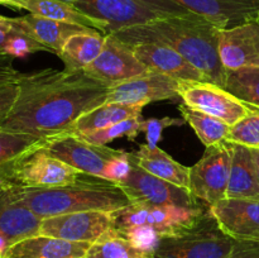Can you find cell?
Wrapping results in <instances>:
<instances>
[{"instance_id": "cell-39", "label": "cell", "mask_w": 259, "mask_h": 258, "mask_svg": "<svg viewBox=\"0 0 259 258\" xmlns=\"http://www.w3.org/2000/svg\"><path fill=\"white\" fill-rule=\"evenodd\" d=\"M0 27H12V18L0 14Z\"/></svg>"}, {"instance_id": "cell-28", "label": "cell", "mask_w": 259, "mask_h": 258, "mask_svg": "<svg viewBox=\"0 0 259 258\" xmlns=\"http://www.w3.org/2000/svg\"><path fill=\"white\" fill-rule=\"evenodd\" d=\"M225 90L253 110H259V68L228 70Z\"/></svg>"}, {"instance_id": "cell-1", "label": "cell", "mask_w": 259, "mask_h": 258, "mask_svg": "<svg viewBox=\"0 0 259 258\" xmlns=\"http://www.w3.org/2000/svg\"><path fill=\"white\" fill-rule=\"evenodd\" d=\"M109 89L85 71L45 68L22 73L15 103L0 129L47 141L63 136L81 115L106 103Z\"/></svg>"}, {"instance_id": "cell-42", "label": "cell", "mask_w": 259, "mask_h": 258, "mask_svg": "<svg viewBox=\"0 0 259 258\" xmlns=\"http://www.w3.org/2000/svg\"><path fill=\"white\" fill-rule=\"evenodd\" d=\"M82 258H86V257H82Z\"/></svg>"}, {"instance_id": "cell-41", "label": "cell", "mask_w": 259, "mask_h": 258, "mask_svg": "<svg viewBox=\"0 0 259 258\" xmlns=\"http://www.w3.org/2000/svg\"><path fill=\"white\" fill-rule=\"evenodd\" d=\"M3 257V252H2V250H0V258H2Z\"/></svg>"}, {"instance_id": "cell-30", "label": "cell", "mask_w": 259, "mask_h": 258, "mask_svg": "<svg viewBox=\"0 0 259 258\" xmlns=\"http://www.w3.org/2000/svg\"><path fill=\"white\" fill-rule=\"evenodd\" d=\"M141 118L139 119H126L120 123L113 124L106 128L98 129V131L90 132V133L83 134H73L78 138L83 139L85 142L95 146H106L109 142H113L114 139L128 138V141H134L139 133H141Z\"/></svg>"}, {"instance_id": "cell-12", "label": "cell", "mask_w": 259, "mask_h": 258, "mask_svg": "<svg viewBox=\"0 0 259 258\" xmlns=\"http://www.w3.org/2000/svg\"><path fill=\"white\" fill-rule=\"evenodd\" d=\"M46 148L51 156L73 167L81 174L101 177L106 163L123 153L121 149L95 146L73 134H63L48 141Z\"/></svg>"}, {"instance_id": "cell-16", "label": "cell", "mask_w": 259, "mask_h": 258, "mask_svg": "<svg viewBox=\"0 0 259 258\" xmlns=\"http://www.w3.org/2000/svg\"><path fill=\"white\" fill-rule=\"evenodd\" d=\"M207 211L235 242L259 243V201L224 199L207 207Z\"/></svg>"}, {"instance_id": "cell-38", "label": "cell", "mask_w": 259, "mask_h": 258, "mask_svg": "<svg viewBox=\"0 0 259 258\" xmlns=\"http://www.w3.org/2000/svg\"><path fill=\"white\" fill-rule=\"evenodd\" d=\"M253 157H254V163H255V169H257V176H258V182H259V149L252 148Z\"/></svg>"}, {"instance_id": "cell-5", "label": "cell", "mask_w": 259, "mask_h": 258, "mask_svg": "<svg viewBox=\"0 0 259 258\" xmlns=\"http://www.w3.org/2000/svg\"><path fill=\"white\" fill-rule=\"evenodd\" d=\"M81 175L76 168L51 156L43 146L0 167V186L29 189L63 186L75 182Z\"/></svg>"}, {"instance_id": "cell-43", "label": "cell", "mask_w": 259, "mask_h": 258, "mask_svg": "<svg viewBox=\"0 0 259 258\" xmlns=\"http://www.w3.org/2000/svg\"><path fill=\"white\" fill-rule=\"evenodd\" d=\"M0 56H3V55H0Z\"/></svg>"}, {"instance_id": "cell-13", "label": "cell", "mask_w": 259, "mask_h": 258, "mask_svg": "<svg viewBox=\"0 0 259 258\" xmlns=\"http://www.w3.org/2000/svg\"><path fill=\"white\" fill-rule=\"evenodd\" d=\"M83 71L95 80L111 88L137 76L144 75L149 70L137 58L128 45L108 34L100 55Z\"/></svg>"}, {"instance_id": "cell-4", "label": "cell", "mask_w": 259, "mask_h": 258, "mask_svg": "<svg viewBox=\"0 0 259 258\" xmlns=\"http://www.w3.org/2000/svg\"><path fill=\"white\" fill-rule=\"evenodd\" d=\"M207 210L204 206L185 207L176 205H154L149 202H131L111 212L113 229L143 228L159 239L174 238L191 232L201 223Z\"/></svg>"}, {"instance_id": "cell-18", "label": "cell", "mask_w": 259, "mask_h": 258, "mask_svg": "<svg viewBox=\"0 0 259 258\" xmlns=\"http://www.w3.org/2000/svg\"><path fill=\"white\" fill-rule=\"evenodd\" d=\"M222 29L237 27L259 14V0H171Z\"/></svg>"}, {"instance_id": "cell-35", "label": "cell", "mask_w": 259, "mask_h": 258, "mask_svg": "<svg viewBox=\"0 0 259 258\" xmlns=\"http://www.w3.org/2000/svg\"><path fill=\"white\" fill-rule=\"evenodd\" d=\"M13 60L14 58L10 56H0V86L18 82L22 76V72L15 70L13 66Z\"/></svg>"}, {"instance_id": "cell-2", "label": "cell", "mask_w": 259, "mask_h": 258, "mask_svg": "<svg viewBox=\"0 0 259 258\" xmlns=\"http://www.w3.org/2000/svg\"><path fill=\"white\" fill-rule=\"evenodd\" d=\"M220 29L206 18L190 13L124 28L110 35L128 46L137 43L168 46L195 66L209 82L224 88L228 70L219 55Z\"/></svg>"}, {"instance_id": "cell-32", "label": "cell", "mask_w": 259, "mask_h": 258, "mask_svg": "<svg viewBox=\"0 0 259 258\" xmlns=\"http://www.w3.org/2000/svg\"><path fill=\"white\" fill-rule=\"evenodd\" d=\"M184 118H171V116H164V118H148L141 120L139 129L146 134L147 146L151 148L158 147L159 141L162 139V133L166 128L169 126H180L185 124Z\"/></svg>"}, {"instance_id": "cell-29", "label": "cell", "mask_w": 259, "mask_h": 258, "mask_svg": "<svg viewBox=\"0 0 259 258\" xmlns=\"http://www.w3.org/2000/svg\"><path fill=\"white\" fill-rule=\"evenodd\" d=\"M47 143V139L32 134L0 129V167Z\"/></svg>"}, {"instance_id": "cell-36", "label": "cell", "mask_w": 259, "mask_h": 258, "mask_svg": "<svg viewBox=\"0 0 259 258\" xmlns=\"http://www.w3.org/2000/svg\"><path fill=\"white\" fill-rule=\"evenodd\" d=\"M229 258H259V243L235 242Z\"/></svg>"}, {"instance_id": "cell-10", "label": "cell", "mask_w": 259, "mask_h": 258, "mask_svg": "<svg viewBox=\"0 0 259 258\" xmlns=\"http://www.w3.org/2000/svg\"><path fill=\"white\" fill-rule=\"evenodd\" d=\"M131 159V172L118 184L128 195L131 202L142 201L154 205H176L185 207L200 206L199 200L195 199L189 190L147 172L136 163L132 153Z\"/></svg>"}, {"instance_id": "cell-31", "label": "cell", "mask_w": 259, "mask_h": 258, "mask_svg": "<svg viewBox=\"0 0 259 258\" xmlns=\"http://www.w3.org/2000/svg\"><path fill=\"white\" fill-rule=\"evenodd\" d=\"M228 142L259 149V110H253L230 126Z\"/></svg>"}, {"instance_id": "cell-23", "label": "cell", "mask_w": 259, "mask_h": 258, "mask_svg": "<svg viewBox=\"0 0 259 258\" xmlns=\"http://www.w3.org/2000/svg\"><path fill=\"white\" fill-rule=\"evenodd\" d=\"M133 159L139 167L153 176L171 182L176 186L189 190L190 167L175 161L168 153L159 147L151 148L147 144H141L139 149L132 153Z\"/></svg>"}, {"instance_id": "cell-17", "label": "cell", "mask_w": 259, "mask_h": 258, "mask_svg": "<svg viewBox=\"0 0 259 258\" xmlns=\"http://www.w3.org/2000/svg\"><path fill=\"white\" fill-rule=\"evenodd\" d=\"M129 47L148 70L177 81H207L195 66L168 46L161 43H137Z\"/></svg>"}, {"instance_id": "cell-9", "label": "cell", "mask_w": 259, "mask_h": 258, "mask_svg": "<svg viewBox=\"0 0 259 258\" xmlns=\"http://www.w3.org/2000/svg\"><path fill=\"white\" fill-rule=\"evenodd\" d=\"M180 99L190 108L234 125L252 109L222 86L209 81H180Z\"/></svg>"}, {"instance_id": "cell-8", "label": "cell", "mask_w": 259, "mask_h": 258, "mask_svg": "<svg viewBox=\"0 0 259 258\" xmlns=\"http://www.w3.org/2000/svg\"><path fill=\"white\" fill-rule=\"evenodd\" d=\"M232 167V143L228 141L206 147L199 162L190 167L189 192L211 206L227 197Z\"/></svg>"}, {"instance_id": "cell-34", "label": "cell", "mask_w": 259, "mask_h": 258, "mask_svg": "<svg viewBox=\"0 0 259 258\" xmlns=\"http://www.w3.org/2000/svg\"><path fill=\"white\" fill-rule=\"evenodd\" d=\"M18 96V82L0 86V121L9 114Z\"/></svg>"}, {"instance_id": "cell-22", "label": "cell", "mask_w": 259, "mask_h": 258, "mask_svg": "<svg viewBox=\"0 0 259 258\" xmlns=\"http://www.w3.org/2000/svg\"><path fill=\"white\" fill-rule=\"evenodd\" d=\"M5 7L15 10H27L30 14L48 19L93 28L106 35V27L103 23L82 14L72 4L63 0H10Z\"/></svg>"}, {"instance_id": "cell-26", "label": "cell", "mask_w": 259, "mask_h": 258, "mask_svg": "<svg viewBox=\"0 0 259 258\" xmlns=\"http://www.w3.org/2000/svg\"><path fill=\"white\" fill-rule=\"evenodd\" d=\"M179 110L185 121L190 124V126L194 129L205 147L214 146V144L227 141L230 125H228L225 121L199 110H195L184 103L180 104Z\"/></svg>"}, {"instance_id": "cell-15", "label": "cell", "mask_w": 259, "mask_h": 258, "mask_svg": "<svg viewBox=\"0 0 259 258\" xmlns=\"http://www.w3.org/2000/svg\"><path fill=\"white\" fill-rule=\"evenodd\" d=\"M219 55L227 70L259 68V14L237 27L220 29Z\"/></svg>"}, {"instance_id": "cell-21", "label": "cell", "mask_w": 259, "mask_h": 258, "mask_svg": "<svg viewBox=\"0 0 259 258\" xmlns=\"http://www.w3.org/2000/svg\"><path fill=\"white\" fill-rule=\"evenodd\" d=\"M225 199L259 201V182L252 148L232 143V167Z\"/></svg>"}, {"instance_id": "cell-7", "label": "cell", "mask_w": 259, "mask_h": 258, "mask_svg": "<svg viewBox=\"0 0 259 258\" xmlns=\"http://www.w3.org/2000/svg\"><path fill=\"white\" fill-rule=\"evenodd\" d=\"M72 5L82 14L103 23L106 35L161 18L181 15L147 0H73Z\"/></svg>"}, {"instance_id": "cell-19", "label": "cell", "mask_w": 259, "mask_h": 258, "mask_svg": "<svg viewBox=\"0 0 259 258\" xmlns=\"http://www.w3.org/2000/svg\"><path fill=\"white\" fill-rule=\"evenodd\" d=\"M12 23L18 30L27 34L32 39L47 47L52 53L58 56L65 43L70 37L77 33L88 32L93 28L83 25L72 24V23L60 22V20L48 19L35 14L23 15V17L12 18Z\"/></svg>"}, {"instance_id": "cell-20", "label": "cell", "mask_w": 259, "mask_h": 258, "mask_svg": "<svg viewBox=\"0 0 259 258\" xmlns=\"http://www.w3.org/2000/svg\"><path fill=\"white\" fill-rule=\"evenodd\" d=\"M91 244L37 234L8 247L2 258H82Z\"/></svg>"}, {"instance_id": "cell-33", "label": "cell", "mask_w": 259, "mask_h": 258, "mask_svg": "<svg viewBox=\"0 0 259 258\" xmlns=\"http://www.w3.org/2000/svg\"><path fill=\"white\" fill-rule=\"evenodd\" d=\"M131 153L124 151L123 153L116 156L115 158L110 159V161L106 163L101 177L105 180H109V181L115 182V184H119V182L123 181V180L128 176L129 172H131Z\"/></svg>"}, {"instance_id": "cell-37", "label": "cell", "mask_w": 259, "mask_h": 258, "mask_svg": "<svg viewBox=\"0 0 259 258\" xmlns=\"http://www.w3.org/2000/svg\"><path fill=\"white\" fill-rule=\"evenodd\" d=\"M20 30H18L17 28L13 25L12 27H0V55L7 56V50L9 43L12 42L13 38L19 33Z\"/></svg>"}, {"instance_id": "cell-6", "label": "cell", "mask_w": 259, "mask_h": 258, "mask_svg": "<svg viewBox=\"0 0 259 258\" xmlns=\"http://www.w3.org/2000/svg\"><path fill=\"white\" fill-rule=\"evenodd\" d=\"M235 240L228 237L217 220L205 215L196 228L184 235L164 238L158 243L153 258H229Z\"/></svg>"}, {"instance_id": "cell-11", "label": "cell", "mask_w": 259, "mask_h": 258, "mask_svg": "<svg viewBox=\"0 0 259 258\" xmlns=\"http://www.w3.org/2000/svg\"><path fill=\"white\" fill-rule=\"evenodd\" d=\"M111 228V212L94 210L45 218L40 222L39 234L70 242L95 243Z\"/></svg>"}, {"instance_id": "cell-24", "label": "cell", "mask_w": 259, "mask_h": 258, "mask_svg": "<svg viewBox=\"0 0 259 258\" xmlns=\"http://www.w3.org/2000/svg\"><path fill=\"white\" fill-rule=\"evenodd\" d=\"M106 43V35L96 29L73 34L65 43L58 57L67 72L83 71L100 55Z\"/></svg>"}, {"instance_id": "cell-25", "label": "cell", "mask_w": 259, "mask_h": 258, "mask_svg": "<svg viewBox=\"0 0 259 258\" xmlns=\"http://www.w3.org/2000/svg\"><path fill=\"white\" fill-rule=\"evenodd\" d=\"M142 105H129L121 103H104L98 108L81 115L73 123L68 133L83 134L98 129L106 128L113 124L120 123L126 119H139L142 116Z\"/></svg>"}, {"instance_id": "cell-14", "label": "cell", "mask_w": 259, "mask_h": 258, "mask_svg": "<svg viewBox=\"0 0 259 258\" xmlns=\"http://www.w3.org/2000/svg\"><path fill=\"white\" fill-rule=\"evenodd\" d=\"M180 81L149 70L144 75L126 80L109 89L106 103L146 106L149 103L177 100Z\"/></svg>"}, {"instance_id": "cell-40", "label": "cell", "mask_w": 259, "mask_h": 258, "mask_svg": "<svg viewBox=\"0 0 259 258\" xmlns=\"http://www.w3.org/2000/svg\"><path fill=\"white\" fill-rule=\"evenodd\" d=\"M9 2H10V0H0V5H4V7H5V5H7Z\"/></svg>"}, {"instance_id": "cell-27", "label": "cell", "mask_w": 259, "mask_h": 258, "mask_svg": "<svg viewBox=\"0 0 259 258\" xmlns=\"http://www.w3.org/2000/svg\"><path fill=\"white\" fill-rule=\"evenodd\" d=\"M86 258H153L149 253L134 247L111 228L90 245Z\"/></svg>"}, {"instance_id": "cell-3", "label": "cell", "mask_w": 259, "mask_h": 258, "mask_svg": "<svg viewBox=\"0 0 259 258\" xmlns=\"http://www.w3.org/2000/svg\"><path fill=\"white\" fill-rule=\"evenodd\" d=\"M0 189L10 200L28 207L42 219L94 210L113 212L131 204L128 195L118 184L85 174L63 186L43 189L0 186Z\"/></svg>"}]
</instances>
